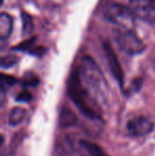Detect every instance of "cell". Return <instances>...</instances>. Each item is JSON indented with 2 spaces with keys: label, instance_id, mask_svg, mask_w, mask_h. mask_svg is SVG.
Listing matches in <instances>:
<instances>
[{
  "label": "cell",
  "instance_id": "cell-1",
  "mask_svg": "<svg viewBox=\"0 0 155 156\" xmlns=\"http://www.w3.org/2000/svg\"><path fill=\"white\" fill-rule=\"evenodd\" d=\"M79 80L82 83L84 88L91 97L99 103V101L105 102L106 82L103 78L100 68L95 61L89 56H84L80 61L79 68L76 70Z\"/></svg>",
  "mask_w": 155,
  "mask_h": 156
},
{
  "label": "cell",
  "instance_id": "cell-2",
  "mask_svg": "<svg viewBox=\"0 0 155 156\" xmlns=\"http://www.w3.org/2000/svg\"><path fill=\"white\" fill-rule=\"evenodd\" d=\"M68 93L70 99L77 105V107L80 109L83 115L90 118V119L100 118L101 111H100L99 103L84 88L82 83L79 80V76L76 70L73 71L70 81H69Z\"/></svg>",
  "mask_w": 155,
  "mask_h": 156
},
{
  "label": "cell",
  "instance_id": "cell-3",
  "mask_svg": "<svg viewBox=\"0 0 155 156\" xmlns=\"http://www.w3.org/2000/svg\"><path fill=\"white\" fill-rule=\"evenodd\" d=\"M103 14L107 20L119 25L122 29H130L134 26L135 17L129 8L114 1H108L103 6Z\"/></svg>",
  "mask_w": 155,
  "mask_h": 156
},
{
  "label": "cell",
  "instance_id": "cell-4",
  "mask_svg": "<svg viewBox=\"0 0 155 156\" xmlns=\"http://www.w3.org/2000/svg\"><path fill=\"white\" fill-rule=\"evenodd\" d=\"M118 47L128 54H139L145 50V44L130 29H118L114 33Z\"/></svg>",
  "mask_w": 155,
  "mask_h": 156
},
{
  "label": "cell",
  "instance_id": "cell-5",
  "mask_svg": "<svg viewBox=\"0 0 155 156\" xmlns=\"http://www.w3.org/2000/svg\"><path fill=\"white\" fill-rule=\"evenodd\" d=\"M129 10L134 17L150 20L155 15V0H130Z\"/></svg>",
  "mask_w": 155,
  "mask_h": 156
},
{
  "label": "cell",
  "instance_id": "cell-6",
  "mask_svg": "<svg viewBox=\"0 0 155 156\" xmlns=\"http://www.w3.org/2000/svg\"><path fill=\"white\" fill-rule=\"evenodd\" d=\"M154 127V123L145 116H137L128 122L126 129L129 135L133 137H141L146 136L152 132Z\"/></svg>",
  "mask_w": 155,
  "mask_h": 156
},
{
  "label": "cell",
  "instance_id": "cell-7",
  "mask_svg": "<svg viewBox=\"0 0 155 156\" xmlns=\"http://www.w3.org/2000/svg\"><path fill=\"white\" fill-rule=\"evenodd\" d=\"M104 52H105L106 58H107V62H108V66H110L113 76L116 78L118 83L122 86V84H123V73H122V69H121V67H120V64L118 62L116 55H115L114 51L112 50V47L110 46V44L106 43L105 45H104Z\"/></svg>",
  "mask_w": 155,
  "mask_h": 156
},
{
  "label": "cell",
  "instance_id": "cell-8",
  "mask_svg": "<svg viewBox=\"0 0 155 156\" xmlns=\"http://www.w3.org/2000/svg\"><path fill=\"white\" fill-rule=\"evenodd\" d=\"M13 29V19L6 13L0 14V41H4L10 37Z\"/></svg>",
  "mask_w": 155,
  "mask_h": 156
},
{
  "label": "cell",
  "instance_id": "cell-9",
  "mask_svg": "<svg viewBox=\"0 0 155 156\" xmlns=\"http://www.w3.org/2000/svg\"><path fill=\"white\" fill-rule=\"evenodd\" d=\"M80 144L90 154V156H110L99 144H93L88 140H81Z\"/></svg>",
  "mask_w": 155,
  "mask_h": 156
},
{
  "label": "cell",
  "instance_id": "cell-10",
  "mask_svg": "<svg viewBox=\"0 0 155 156\" xmlns=\"http://www.w3.org/2000/svg\"><path fill=\"white\" fill-rule=\"evenodd\" d=\"M77 123V117L76 115L67 107H64L60 115V124L63 127H68Z\"/></svg>",
  "mask_w": 155,
  "mask_h": 156
},
{
  "label": "cell",
  "instance_id": "cell-11",
  "mask_svg": "<svg viewBox=\"0 0 155 156\" xmlns=\"http://www.w3.org/2000/svg\"><path fill=\"white\" fill-rule=\"evenodd\" d=\"M27 116V111L23 107H15L11 111L9 116V123L13 126L20 124Z\"/></svg>",
  "mask_w": 155,
  "mask_h": 156
},
{
  "label": "cell",
  "instance_id": "cell-12",
  "mask_svg": "<svg viewBox=\"0 0 155 156\" xmlns=\"http://www.w3.org/2000/svg\"><path fill=\"white\" fill-rule=\"evenodd\" d=\"M21 18H23V34H30L32 32V30H33V20H32V17L30 15H28L27 13H23Z\"/></svg>",
  "mask_w": 155,
  "mask_h": 156
},
{
  "label": "cell",
  "instance_id": "cell-13",
  "mask_svg": "<svg viewBox=\"0 0 155 156\" xmlns=\"http://www.w3.org/2000/svg\"><path fill=\"white\" fill-rule=\"evenodd\" d=\"M16 83V79L12 76H9V74L0 73V85H2L3 87L6 86H12Z\"/></svg>",
  "mask_w": 155,
  "mask_h": 156
},
{
  "label": "cell",
  "instance_id": "cell-14",
  "mask_svg": "<svg viewBox=\"0 0 155 156\" xmlns=\"http://www.w3.org/2000/svg\"><path fill=\"white\" fill-rule=\"evenodd\" d=\"M15 63H16V58L15 56L8 55V56H3V58H0V66L3 68L12 67Z\"/></svg>",
  "mask_w": 155,
  "mask_h": 156
},
{
  "label": "cell",
  "instance_id": "cell-15",
  "mask_svg": "<svg viewBox=\"0 0 155 156\" xmlns=\"http://www.w3.org/2000/svg\"><path fill=\"white\" fill-rule=\"evenodd\" d=\"M23 84L25 86H35V85L38 84V79L36 76H32V74L26 76L23 80Z\"/></svg>",
  "mask_w": 155,
  "mask_h": 156
},
{
  "label": "cell",
  "instance_id": "cell-16",
  "mask_svg": "<svg viewBox=\"0 0 155 156\" xmlns=\"http://www.w3.org/2000/svg\"><path fill=\"white\" fill-rule=\"evenodd\" d=\"M31 99L32 96L29 91H21L20 94H18L16 100L18 102H29V101H31Z\"/></svg>",
  "mask_w": 155,
  "mask_h": 156
},
{
  "label": "cell",
  "instance_id": "cell-17",
  "mask_svg": "<svg viewBox=\"0 0 155 156\" xmlns=\"http://www.w3.org/2000/svg\"><path fill=\"white\" fill-rule=\"evenodd\" d=\"M6 101V89L2 85H0V108L5 104Z\"/></svg>",
  "mask_w": 155,
  "mask_h": 156
},
{
  "label": "cell",
  "instance_id": "cell-18",
  "mask_svg": "<svg viewBox=\"0 0 155 156\" xmlns=\"http://www.w3.org/2000/svg\"><path fill=\"white\" fill-rule=\"evenodd\" d=\"M3 142H4V138H3V136L0 135V148H1V147H2V144H3Z\"/></svg>",
  "mask_w": 155,
  "mask_h": 156
},
{
  "label": "cell",
  "instance_id": "cell-19",
  "mask_svg": "<svg viewBox=\"0 0 155 156\" xmlns=\"http://www.w3.org/2000/svg\"><path fill=\"white\" fill-rule=\"evenodd\" d=\"M2 2H3V0H0V6H1V4H2Z\"/></svg>",
  "mask_w": 155,
  "mask_h": 156
}]
</instances>
